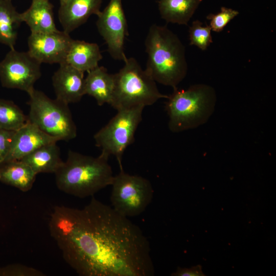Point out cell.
Returning a JSON list of instances; mask_svg holds the SVG:
<instances>
[{
  "label": "cell",
  "mask_w": 276,
  "mask_h": 276,
  "mask_svg": "<svg viewBox=\"0 0 276 276\" xmlns=\"http://www.w3.org/2000/svg\"><path fill=\"white\" fill-rule=\"evenodd\" d=\"M108 160L100 154L95 157L70 150L55 173L57 187L79 198L94 196L112 182L114 175Z\"/></svg>",
  "instance_id": "cell-3"
},
{
  "label": "cell",
  "mask_w": 276,
  "mask_h": 276,
  "mask_svg": "<svg viewBox=\"0 0 276 276\" xmlns=\"http://www.w3.org/2000/svg\"><path fill=\"white\" fill-rule=\"evenodd\" d=\"M52 79L56 99L68 104L78 102L85 95L84 73L66 62L59 64Z\"/></svg>",
  "instance_id": "cell-12"
},
{
  "label": "cell",
  "mask_w": 276,
  "mask_h": 276,
  "mask_svg": "<svg viewBox=\"0 0 276 276\" xmlns=\"http://www.w3.org/2000/svg\"><path fill=\"white\" fill-rule=\"evenodd\" d=\"M0 275L44 276L40 270L31 266L15 264L0 268Z\"/></svg>",
  "instance_id": "cell-25"
},
{
  "label": "cell",
  "mask_w": 276,
  "mask_h": 276,
  "mask_svg": "<svg viewBox=\"0 0 276 276\" xmlns=\"http://www.w3.org/2000/svg\"><path fill=\"white\" fill-rule=\"evenodd\" d=\"M28 121V116L13 102L0 99V128L16 131Z\"/></svg>",
  "instance_id": "cell-22"
},
{
  "label": "cell",
  "mask_w": 276,
  "mask_h": 276,
  "mask_svg": "<svg viewBox=\"0 0 276 276\" xmlns=\"http://www.w3.org/2000/svg\"><path fill=\"white\" fill-rule=\"evenodd\" d=\"M97 16V27L107 45L109 55L113 59L124 62L127 57L124 45L128 34L122 0H110Z\"/></svg>",
  "instance_id": "cell-10"
},
{
  "label": "cell",
  "mask_w": 276,
  "mask_h": 276,
  "mask_svg": "<svg viewBox=\"0 0 276 276\" xmlns=\"http://www.w3.org/2000/svg\"><path fill=\"white\" fill-rule=\"evenodd\" d=\"M28 121L59 141L76 137L77 127L68 104L35 88L29 94Z\"/></svg>",
  "instance_id": "cell-6"
},
{
  "label": "cell",
  "mask_w": 276,
  "mask_h": 276,
  "mask_svg": "<svg viewBox=\"0 0 276 276\" xmlns=\"http://www.w3.org/2000/svg\"><path fill=\"white\" fill-rule=\"evenodd\" d=\"M20 160L28 165L37 174L40 173H55L63 163L56 142L39 147Z\"/></svg>",
  "instance_id": "cell-19"
},
{
  "label": "cell",
  "mask_w": 276,
  "mask_h": 276,
  "mask_svg": "<svg viewBox=\"0 0 276 276\" xmlns=\"http://www.w3.org/2000/svg\"><path fill=\"white\" fill-rule=\"evenodd\" d=\"M58 141L28 121L14 131L10 150L5 161L20 160L39 147Z\"/></svg>",
  "instance_id": "cell-13"
},
{
  "label": "cell",
  "mask_w": 276,
  "mask_h": 276,
  "mask_svg": "<svg viewBox=\"0 0 276 276\" xmlns=\"http://www.w3.org/2000/svg\"><path fill=\"white\" fill-rule=\"evenodd\" d=\"M211 31L209 25L203 26L201 21L194 20L189 28L190 44L202 51L206 50L213 42Z\"/></svg>",
  "instance_id": "cell-23"
},
{
  "label": "cell",
  "mask_w": 276,
  "mask_h": 276,
  "mask_svg": "<svg viewBox=\"0 0 276 276\" xmlns=\"http://www.w3.org/2000/svg\"><path fill=\"white\" fill-rule=\"evenodd\" d=\"M148 60L146 70L156 82L177 88L188 72L185 47L166 26L153 24L145 42Z\"/></svg>",
  "instance_id": "cell-2"
},
{
  "label": "cell",
  "mask_w": 276,
  "mask_h": 276,
  "mask_svg": "<svg viewBox=\"0 0 276 276\" xmlns=\"http://www.w3.org/2000/svg\"><path fill=\"white\" fill-rule=\"evenodd\" d=\"M124 66L114 74V86L109 104L117 110L150 106L168 96L158 90L156 82L136 60L127 58Z\"/></svg>",
  "instance_id": "cell-5"
},
{
  "label": "cell",
  "mask_w": 276,
  "mask_h": 276,
  "mask_svg": "<svg viewBox=\"0 0 276 276\" xmlns=\"http://www.w3.org/2000/svg\"><path fill=\"white\" fill-rule=\"evenodd\" d=\"M37 174L20 160H10L0 164V181L22 192L31 189Z\"/></svg>",
  "instance_id": "cell-18"
},
{
  "label": "cell",
  "mask_w": 276,
  "mask_h": 276,
  "mask_svg": "<svg viewBox=\"0 0 276 276\" xmlns=\"http://www.w3.org/2000/svg\"><path fill=\"white\" fill-rule=\"evenodd\" d=\"M202 0H159L161 17L168 23L187 25Z\"/></svg>",
  "instance_id": "cell-20"
},
{
  "label": "cell",
  "mask_w": 276,
  "mask_h": 276,
  "mask_svg": "<svg viewBox=\"0 0 276 276\" xmlns=\"http://www.w3.org/2000/svg\"><path fill=\"white\" fill-rule=\"evenodd\" d=\"M114 86V74H109L103 66L88 72L85 78V94L94 98L99 106L110 104Z\"/></svg>",
  "instance_id": "cell-15"
},
{
  "label": "cell",
  "mask_w": 276,
  "mask_h": 276,
  "mask_svg": "<svg viewBox=\"0 0 276 276\" xmlns=\"http://www.w3.org/2000/svg\"><path fill=\"white\" fill-rule=\"evenodd\" d=\"M144 107H135L117 110V113L94 136L100 155L108 158L114 156L123 169L122 158L126 148L134 141V134L142 120Z\"/></svg>",
  "instance_id": "cell-7"
},
{
  "label": "cell",
  "mask_w": 276,
  "mask_h": 276,
  "mask_svg": "<svg viewBox=\"0 0 276 276\" xmlns=\"http://www.w3.org/2000/svg\"><path fill=\"white\" fill-rule=\"evenodd\" d=\"M239 14L237 10L222 7L220 11L216 14L210 13L206 19L210 20V26L212 31L215 32H221L226 25Z\"/></svg>",
  "instance_id": "cell-24"
},
{
  "label": "cell",
  "mask_w": 276,
  "mask_h": 276,
  "mask_svg": "<svg viewBox=\"0 0 276 276\" xmlns=\"http://www.w3.org/2000/svg\"><path fill=\"white\" fill-rule=\"evenodd\" d=\"M66 0H59L60 4L63 3Z\"/></svg>",
  "instance_id": "cell-28"
},
{
  "label": "cell",
  "mask_w": 276,
  "mask_h": 276,
  "mask_svg": "<svg viewBox=\"0 0 276 276\" xmlns=\"http://www.w3.org/2000/svg\"><path fill=\"white\" fill-rule=\"evenodd\" d=\"M102 59V55L97 43L73 39L65 62L84 73L97 67Z\"/></svg>",
  "instance_id": "cell-17"
},
{
  "label": "cell",
  "mask_w": 276,
  "mask_h": 276,
  "mask_svg": "<svg viewBox=\"0 0 276 276\" xmlns=\"http://www.w3.org/2000/svg\"><path fill=\"white\" fill-rule=\"evenodd\" d=\"M173 276H204L200 265L191 267V268L177 267L175 272L172 273Z\"/></svg>",
  "instance_id": "cell-27"
},
{
  "label": "cell",
  "mask_w": 276,
  "mask_h": 276,
  "mask_svg": "<svg viewBox=\"0 0 276 276\" xmlns=\"http://www.w3.org/2000/svg\"><path fill=\"white\" fill-rule=\"evenodd\" d=\"M103 0H66L60 4L58 19L63 31L70 34L101 11Z\"/></svg>",
  "instance_id": "cell-14"
},
{
  "label": "cell",
  "mask_w": 276,
  "mask_h": 276,
  "mask_svg": "<svg viewBox=\"0 0 276 276\" xmlns=\"http://www.w3.org/2000/svg\"><path fill=\"white\" fill-rule=\"evenodd\" d=\"M11 1L0 0V43L14 49L17 37V29L22 22Z\"/></svg>",
  "instance_id": "cell-21"
},
{
  "label": "cell",
  "mask_w": 276,
  "mask_h": 276,
  "mask_svg": "<svg viewBox=\"0 0 276 276\" xmlns=\"http://www.w3.org/2000/svg\"><path fill=\"white\" fill-rule=\"evenodd\" d=\"M41 63L28 52L10 50L0 62V81L2 86L18 89L29 94L41 75Z\"/></svg>",
  "instance_id": "cell-9"
},
{
  "label": "cell",
  "mask_w": 276,
  "mask_h": 276,
  "mask_svg": "<svg viewBox=\"0 0 276 276\" xmlns=\"http://www.w3.org/2000/svg\"><path fill=\"white\" fill-rule=\"evenodd\" d=\"M165 109L168 127L173 132L196 128L208 121L215 110V89L206 84H195L186 89H173L168 96Z\"/></svg>",
  "instance_id": "cell-4"
},
{
  "label": "cell",
  "mask_w": 276,
  "mask_h": 276,
  "mask_svg": "<svg viewBox=\"0 0 276 276\" xmlns=\"http://www.w3.org/2000/svg\"><path fill=\"white\" fill-rule=\"evenodd\" d=\"M22 22L31 33H48L58 30L54 19L53 5L49 0H32L30 7L20 13Z\"/></svg>",
  "instance_id": "cell-16"
},
{
  "label": "cell",
  "mask_w": 276,
  "mask_h": 276,
  "mask_svg": "<svg viewBox=\"0 0 276 276\" xmlns=\"http://www.w3.org/2000/svg\"><path fill=\"white\" fill-rule=\"evenodd\" d=\"M7 1H11L12 0H7Z\"/></svg>",
  "instance_id": "cell-29"
},
{
  "label": "cell",
  "mask_w": 276,
  "mask_h": 276,
  "mask_svg": "<svg viewBox=\"0 0 276 276\" xmlns=\"http://www.w3.org/2000/svg\"><path fill=\"white\" fill-rule=\"evenodd\" d=\"M14 131L0 128V164L9 153Z\"/></svg>",
  "instance_id": "cell-26"
},
{
  "label": "cell",
  "mask_w": 276,
  "mask_h": 276,
  "mask_svg": "<svg viewBox=\"0 0 276 276\" xmlns=\"http://www.w3.org/2000/svg\"><path fill=\"white\" fill-rule=\"evenodd\" d=\"M72 39L68 33L58 30L48 33H31L28 52L41 63L65 62Z\"/></svg>",
  "instance_id": "cell-11"
},
{
  "label": "cell",
  "mask_w": 276,
  "mask_h": 276,
  "mask_svg": "<svg viewBox=\"0 0 276 276\" xmlns=\"http://www.w3.org/2000/svg\"><path fill=\"white\" fill-rule=\"evenodd\" d=\"M51 237L81 276H152L150 242L139 226L94 196L82 209L56 206Z\"/></svg>",
  "instance_id": "cell-1"
},
{
  "label": "cell",
  "mask_w": 276,
  "mask_h": 276,
  "mask_svg": "<svg viewBox=\"0 0 276 276\" xmlns=\"http://www.w3.org/2000/svg\"><path fill=\"white\" fill-rule=\"evenodd\" d=\"M111 186V207L128 218L142 214L153 197L154 190L148 179L127 173L123 169L114 176Z\"/></svg>",
  "instance_id": "cell-8"
}]
</instances>
